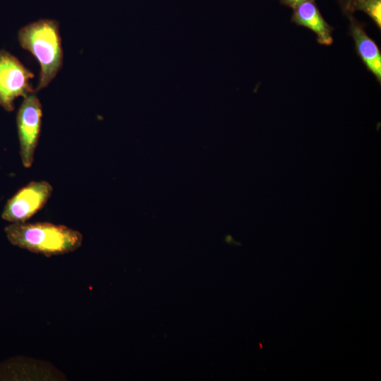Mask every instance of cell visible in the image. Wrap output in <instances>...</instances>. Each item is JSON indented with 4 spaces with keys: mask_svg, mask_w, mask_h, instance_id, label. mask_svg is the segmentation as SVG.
<instances>
[{
    "mask_svg": "<svg viewBox=\"0 0 381 381\" xmlns=\"http://www.w3.org/2000/svg\"><path fill=\"white\" fill-rule=\"evenodd\" d=\"M4 231L13 246L46 257L73 252L83 238L77 230L50 222L12 223Z\"/></svg>",
    "mask_w": 381,
    "mask_h": 381,
    "instance_id": "1",
    "label": "cell"
},
{
    "mask_svg": "<svg viewBox=\"0 0 381 381\" xmlns=\"http://www.w3.org/2000/svg\"><path fill=\"white\" fill-rule=\"evenodd\" d=\"M20 46L30 52L40 65L35 92L45 88L56 77L63 64V49L59 22L40 19L23 27L18 32Z\"/></svg>",
    "mask_w": 381,
    "mask_h": 381,
    "instance_id": "2",
    "label": "cell"
},
{
    "mask_svg": "<svg viewBox=\"0 0 381 381\" xmlns=\"http://www.w3.org/2000/svg\"><path fill=\"white\" fill-rule=\"evenodd\" d=\"M34 74L15 56L0 50V107L7 111L14 109V101L35 92L30 80Z\"/></svg>",
    "mask_w": 381,
    "mask_h": 381,
    "instance_id": "3",
    "label": "cell"
},
{
    "mask_svg": "<svg viewBox=\"0 0 381 381\" xmlns=\"http://www.w3.org/2000/svg\"><path fill=\"white\" fill-rule=\"evenodd\" d=\"M42 119V107L35 92L23 98L16 116L20 156L25 168L32 166L38 145Z\"/></svg>",
    "mask_w": 381,
    "mask_h": 381,
    "instance_id": "4",
    "label": "cell"
},
{
    "mask_svg": "<svg viewBox=\"0 0 381 381\" xmlns=\"http://www.w3.org/2000/svg\"><path fill=\"white\" fill-rule=\"evenodd\" d=\"M52 192V185L46 181L30 182L8 200L2 219L11 223L26 222L44 207Z\"/></svg>",
    "mask_w": 381,
    "mask_h": 381,
    "instance_id": "5",
    "label": "cell"
},
{
    "mask_svg": "<svg viewBox=\"0 0 381 381\" xmlns=\"http://www.w3.org/2000/svg\"><path fill=\"white\" fill-rule=\"evenodd\" d=\"M349 19V34L352 37L357 54L366 68L381 82V52L376 42L366 33L364 26L353 15Z\"/></svg>",
    "mask_w": 381,
    "mask_h": 381,
    "instance_id": "6",
    "label": "cell"
},
{
    "mask_svg": "<svg viewBox=\"0 0 381 381\" xmlns=\"http://www.w3.org/2000/svg\"><path fill=\"white\" fill-rule=\"evenodd\" d=\"M293 10V23L312 30L319 44L328 46L333 43L334 28L324 19L315 1L304 2Z\"/></svg>",
    "mask_w": 381,
    "mask_h": 381,
    "instance_id": "7",
    "label": "cell"
},
{
    "mask_svg": "<svg viewBox=\"0 0 381 381\" xmlns=\"http://www.w3.org/2000/svg\"><path fill=\"white\" fill-rule=\"evenodd\" d=\"M356 11L365 13L381 28V0H356L351 6V13Z\"/></svg>",
    "mask_w": 381,
    "mask_h": 381,
    "instance_id": "8",
    "label": "cell"
},
{
    "mask_svg": "<svg viewBox=\"0 0 381 381\" xmlns=\"http://www.w3.org/2000/svg\"><path fill=\"white\" fill-rule=\"evenodd\" d=\"M342 13L347 17L353 15L351 13V6L356 0H337Z\"/></svg>",
    "mask_w": 381,
    "mask_h": 381,
    "instance_id": "9",
    "label": "cell"
},
{
    "mask_svg": "<svg viewBox=\"0 0 381 381\" xmlns=\"http://www.w3.org/2000/svg\"><path fill=\"white\" fill-rule=\"evenodd\" d=\"M280 3L284 6H289L291 8H294L298 5L306 2V1H315V0H279Z\"/></svg>",
    "mask_w": 381,
    "mask_h": 381,
    "instance_id": "10",
    "label": "cell"
}]
</instances>
